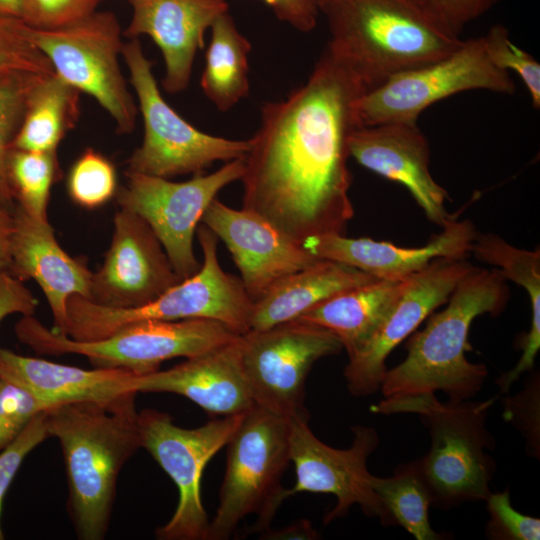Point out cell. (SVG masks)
<instances>
[{
	"label": "cell",
	"instance_id": "cell-11",
	"mask_svg": "<svg viewBox=\"0 0 540 540\" xmlns=\"http://www.w3.org/2000/svg\"><path fill=\"white\" fill-rule=\"evenodd\" d=\"M513 94L509 72L488 58L481 37L468 39L451 54L390 76L356 101L360 126L416 122L421 112L449 96L469 90Z\"/></svg>",
	"mask_w": 540,
	"mask_h": 540
},
{
	"label": "cell",
	"instance_id": "cell-14",
	"mask_svg": "<svg viewBox=\"0 0 540 540\" xmlns=\"http://www.w3.org/2000/svg\"><path fill=\"white\" fill-rule=\"evenodd\" d=\"M244 157L226 162L213 173L195 174L190 180L126 171V184L116 192L120 208L142 217L162 244L181 280L200 268L193 250V238L210 203L227 185L241 180Z\"/></svg>",
	"mask_w": 540,
	"mask_h": 540
},
{
	"label": "cell",
	"instance_id": "cell-40",
	"mask_svg": "<svg viewBox=\"0 0 540 540\" xmlns=\"http://www.w3.org/2000/svg\"><path fill=\"white\" fill-rule=\"evenodd\" d=\"M46 410L35 416L22 433L0 452V515L5 494L26 456L49 438ZM4 534L0 522V540Z\"/></svg>",
	"mask_w": 540,
	"mask_h": 540
},
{
	"label": "cell",
	"instance_id": "cell-28",
	"mask_svg": "<svg viewBox=\"0 0 540 540\" xmlns=\"http://www.w3.org/2000/svg\"><path fill=\"white\" fill-rule=\"evenodd\" d=\"M210 30L200 85L209 101L225 112L249 94L251 43L237 29L229 11L218 16Z\"/></svg>",
	"mask_w": 540,
	"mask_h": 540
},
{
	"label": "cell",
	"instance_id": "cell-6",
	"mask_svg": "<svg viewBox=\"0 0 540 540\" xmlns=\"http://www.w3.org/2000/svg\"><path fill=\"white\" fill-rule=\"evenodd\" d=\"M203 261L199 270L154 301L135 308L100 306L72 295L67 301L66 335L78 341L104 338L143 320L210 319L242 335L250 330L253 301L240 278L225 272L217 257V236L205 225L197 230Z\"/></svg>",
	"mask_w": 540,
	"mask_h": 540
},
{
	"label": "cell",
	"instance_id": "cell-43",
	"mask_svg": "<svg viewBox=\"0 0 540 540\" xmlns=\"http://www.w3.org/2000/svg\"><path fill=\"white\" fill-rule=\"evenodd\" d=\"M275 16L301 32L316 26L319 7L315 0H261Z\"/></svg>",
	"mask_w": 540,
	"mask_h": 540
},
{
	"label": "cell",
	"instance_id": "cell-19",
	"mask_svg": "<svg viewBox=\"0 0 540 540\" xmlns=\"http://www.w3.org/2000/svg\"><path fill=\"white\" fill-rule=\"evenodd\" d=\"M349 154L364 168L404 185L432 223L443 227L455 218L445 209L447 191L430 173L429 144L416 122L360 126L349 139Z\"/></svg>",
	"mask_w": 540,
	"mask_h": 540
},
{
	"label": "cell",
	"instance_id": "cell-34",
	"mask_svg": "<svg viewBox=\"0 0 540 540\" xmlns=\"http://www.w3.org/2000/svg\"><path fill=\"white\" fill-rule=\"evenodd\" d=\"M51 75L53 67L28 35L19 18L0 15V78L18 74Z\"/></svg>",
	"mask_w": 540,
	"mask_h": 540
},
{
	"label": "cell",
	"instance_id": "cell-15",
	"mask_svg": "<svg viewBox=\"0 0 540 540\" xmlns=\"http://www.w3.org/2000/svg\"><path fill=\"white\" fill-rule=\"evenodd\" d=\"M308 423L306 418L290 419V461L295 467L296 482L286 489V499L303 492L334 495L336 505L325 515V524L344 517L353 505H359L366 516L381 521L382 505L371 487L372 474L367 468L369 456L379 445L377 431L355 425L351 446L337 449L319 440Z\"/></svg>",
	"mask_w": 540,
	"mask_h": 540
},
{
	"label": "cell",
	"instance_id": "cell-25",
	"mask_svg": "<svg viewBox=\"0 0 540 540\" xmlns=\"http://www.w3.org/2000/svg\"><path fill=\"white\" fill-rule=\"evenodd\" d=\"M375 280L344 263L319 259L274 283L253 302L250 330H262L297 319L333 295Z\"/></svg>",
	"mask_w": 540,
	"mask_h": 540
},
{
	"label": "cell",
	"instance_id": "cell-17",
	"mask_svg": "<svg viewBox=\"0 0 540 540\" xmlns=\"http://www.w3.org/2000/svg\"><path fill=\"white\" fill-rule=\"evenodd\" d=\"M112 242L99 270L92 272L89 300L107 308L146 305L180 281L149 224L120 208Z\"/></svg>",
	"mask_w": 540,
	"mask_h": 540
},
{
	"label": "cell",
	"instance_id": "cell-37",
	"mask_svg": "<svg viewBox=\"0 0 540 540\" xmlns=\"http://www.w3.org/2000/svg\"><path fill=\"white\" fill-rule=\"evenodd\" d=\"M486 508V537L492 540H539L540 519L517 511L511 504L509 490L490 493Z\"/></svg>",
	"mask_w": 540,
	"mask_h": 540
},
{
	"label": "cell",
	"instance_id": "cell-13",
	"mask_svg": "<svg viewBox=\"0 0 540 540\" xmlns=\"http://www.w3.org/2000/svg\"><path fill=\"white\" fill-rule=\"evenodd\" d=\"M243 373L256 405L285 418H306L305 383L316 361L343 347L329 330L292 320L241 335Z\"/></svg>",
	"mask_w": 540,
	"mask_h": 540
},
{
	"label": "cell",
	"instance_id": "cell-46",
	"mask_svg": "<svg viewBox=\"0 0 540 540\" xmlns=\"http://www.w3.org/2000/svg\"><path fill=\"white\" fill-rule=\"evenodd\" d=\"M0 15L21 19L20 0H0Z\"/></svg>",
	"mask_w": 540,
	"mask_h": 540
},
{
	"label": "cell",
	"instance_id": "cell-20",
	"mask_svg": "<svg viewBox=\"0 0 540 540\" xmlns=\"http://www.w3.org/2000/svg\"><path fill=\"white\" fill-rule=\"evenodd\" d=\"M442 228L420 248L401 247L364 237L349 238L339 233L311 236L301 245L319 259L344 263L375 279L402 281L426 268L434 259L467 257L478 234L473 223L454 218Z\"/></svg>",
	"mask_w": 540,
	"mask_h": 540
},
{
	"label": "cell",
	"instance_id": "cell-9",
	"mask_svg": "<svg viewBox=\"0 0 540 540\" xmlns=\"http://www.w3.org/2000/svg\"><path fill=\"white\" fill-rule=\"evenodd\" d=\"M121 56L144 122L143 142L128 159V171L169 179L199 174L214 162L246 155L249 139L232 140L200 131L164 100L138 38L123 44Z\"/></svg>",
	"mask_w": 540,
	"mask_h": 540
},
{
	"label": "cell",
	"instance_id": "cell-36",
	"mask_svg": "<svg viewBox=\"0 0 540 540\" xmlns=\"http://www.w3.org/2000/svg\"><path fill=\"white\" fill-rule=\"evenodd\" d=\"M503 419L523 436L529 456L540 459V376L534 372L521 391L503 398Z\"/></svg>",
	"mask_w": 540,
	"mask_h": 540
},
{
	"label": "cell",
	"instance_id": "cell-26",
	"mask_svg": "<svg viewBox=\"0 0 540 540\" xmlns=\"http://www.w3.org/2000/svg\"><path fill=\"white\" fill-rule=\"evenodd\" d=\"M405 283L406 279H375L333 295L295 320L329 330L351 358L363 349L382 324L400 297Z\"/></svg>",
	"mask_w": 540,
	"mask_h": 540
},
{
	"label": "cell",
	"instance_id": "cell-30",
	"mask_svg": "<svg viewBox=\"0 0 540 540\" xmlns=\"http://www.w3.org/2000/svg\"><path fill=\"white\" fill-rule=\"evenodd\" d=\"M371 487L379 498L384 526H400L416 540H440L429 522L430 491L415 461L399 465L392 476L372 475Z\"/></svg>",
	"mask_w": 540,
	"mask_h": 540
},
{
	"label": "cell",
	"instance_id": "cell-48",
	"mask_svg": "<svg viewBox=\"0 0 540 540\" xmlns=\"http://www.w3.org/2000/svg\"><path fill=\"white\" fill-rule=\"evenodd\" d=\"M131 1V0H130Z\"/></svg>",
	"mask_w": 540,
	"mask_h": 540
},
{
	"label": "cell",
	"instance_id": "cell-24",
	"mask_svg": "<svg viewBox=\"0 0 540 540\" xmlns=\"http://www.w3.org/2000/svg\"><path fill=\"white\" fill-rule=\"evenodd\" d=\"M136 374L121 368L84 369L0 348V377L23 387L47 409L82 401H107L131 391Z\"/></svg>",
	"mask_w": 540,
	"mask_h": 540
},
{
	"label": "cell",
	"instance_id": "cell-7",
	"mask_svg": "<svg viewBox=\"0 0 540 540\" xmlns=\"http://www.w3.org/2000/svg\"><path fill=\"white\" fill-rule=\"evenodd\" d=\"M290 419L256 404L229 439L226 470L208 540H226L246 517L256 515L254 532L270 529L279 506L286 500L281 484L290 461Z\"/></svg>",
	"mask_w": 540,
	"mask_h": 540
},
{
	"label": "cell",
	"instance_id": "cell-12",
	"mask_svg": "<svg viewBox=\"0 0 540 540\" xmlns=\"http://www.w3.org/2000/svg\"><path fill=\"white\" fill-rule=\"evenodd\" d=\"M243 414L223 416L186 429L155 409L139 412L141 448L175 483L179 498L173 516L155 535L161 540H208L210 521L201 500V478L209 460L226 444Z\"/></svg>",
	"mask_w": 540,
	"mask_h": 540
},
{
	"label": "cell",
	"instance_id": "cell-18",
	"mask_svg": "<svg viewBox=\"0 0 540 540\" xmlns=\"http://www.w3.org/2000/svg\"><path fill=\"white\" fill-rule=\"evenodd\" d=\"M201 222L226 245L253 302L278 280L319 260L263 217L217 198Z\"/></svg>",
	"mask_w": 540,
	"mask_h": 540
},
{
	"label": "cell",
	"instance_id": "cell-2",
	"mask_svg": "<svg viewBox=\"0 0 540 540\" xmlns=\"http://www.w3.org/2000/svg\"><path fill=\"white\" fill-rule=\"evenodd\" d=\"M134 392L107 401H82L46 410L66 469L67 512L80 540L105 538L121 469L141 448Z\"/></svg>",
	"mask_w": 540,
	"mask_h": 540
},
{
	"label": "cell",
	"instance_id": "cell-23",
	"mask_svg": "<svg viewBox=\"0 0 540 540\" xmlns=\"http://www.w3.org/2000/svg\"><path fill=\"white\" fill-rule=\"evenodd\" d=\"M240 338L167 370L135 375L131 391L178 394L214 415L245 413L255 403L242 369Z\"/></svg>",
	"mask_w": 540,
	"mask_h": 540
},
{
	"label": "cell",
	"instance_id": "cell-10",
	"mask_svg": "<svg viewBox=\"0 0 540 540\" xmlns=\"http://www.w3.org/2000/svg\"><path fill=\"white\" fill-rule=\"evenodd\" d=\"M28 35L56 75L92 96L106 110L117 132L134 130L138 109L121 72L119 57L124 43L114 13L95 11L53 29L28 25Z\"/></svg>",
	"mask_w": 540,
	"mask_h": 540
},
{
	"label": "cell",
	"instance_id": "cell-44",
	"mask_svg": "<svg viewBox=\"0 0 540 540\" xmlns=\"http://www.w3.org/2000/svg\"><path fill=\"white\" fill-rule=\"evenodd\" d=\"M13 212L0 207V271L7 270L10 261V239Z\"/></svg>",
	"mask_w": 540,
	"mask_h": 540
},
{
	"label": "cell",
	"instance_id": "cell-31",
	"mask_svg": "<svg viewBox=\"0 0 540 540\" xmlns=\"http://www.w3.org/2000/svg\"><path fill=\"white\" fill-rule=\"evenodd\" d=\"M56 151L32 152L12 148L7 175L16 205L31 217L47 219V204L53 183L59 178Z\"/></svg>",
	"mask_w": 540,
	"mask_h": 540
},
{
	"label": "cell",
	"instance_id": "cell-8",
	"mask_svg": "<svg viewBox=\"0 0 540 540\" xmlns=\"http://www.w3.org/2000/svg\"><path fill=\"white\" fill-rule=\"evenodd\" d=\"M19 341L39 354H78L97 368H121L136 375L159 370L164 361L191 358L236 340L240 334L210 319L143 320L97 340L78 341L44 326L32 315L15 325Z\"/></svg>",
	"mask_w": 540,
	"mask_h": 540
},
{
	"label": "cell",
	"instance_id": "cell-42",
	"mask_svg": "<svg viewBox=\"0 0 540 540\" xmlns=\"http://www.w3.org/2000/svg\"><path fill=\"white\" fill-rule=\"evenodd\" d=\"M38 302L22 281L0 271V322L11 314L33 315Z\"/></svg>",
	"mask_w": 540,
	"mask_h": 540
},
{
	"label": "cell",
	"instance_id": "cell-3",
	"mask_svg": "<svg viewBox=\"0 0 540 540\" xmlns=\"http://www.w3.org/2000/svg\"><path fill=\"white\" fill-rule=\"evenodd\" d=\"M510 297L506 279L497 269L473 267L457 284L448 305L429 316L426 326L413 332L405 359L387 369L380 391L384 398L445 393L450 401L474 397L488 376L484 364L466 358L468 333L474 319L497 316Z\"/></svg>",
	"mask_w": 540,
	"mask_h": 540
},
{
	"label": "cell",
	"instance_id": "cell-16",
	"mask_svg": "<svg viewBox=\"0 0 540 540\" xmlns=\"http://www.w3.org/2000/svg\"><path fill=\"white\" fill-rule=\"evenodd\" d=\"M473 267L466 258H437L406 279L400 297L374 335L362 350L348 358L344 377L352 395L367 396L380 390L388 355L447 302Z\"/></svg>",
	"mask_w": 540,
	"mask_h": 540
},
{
	"label": "cell",
	"instance_id": "cell-21",
	"mask_svg": "<svg viewBox=\"0 0 540 540\" xmlns=\"http://www.w3.org/2000/svg\"><path fill=\"white\" fill-rule=\"evenodd\" d=\"M132 15L123 32L129 38L149 36L165 64L163 88L184 91L191 78L195 55L218 16L229 10L226 0H131Z\"/></svg>",
	"mask_w": 540,
	"mask_h": 540
},
{
	"label": "cell",
	"instance_id": "cell-29",
	"mask_svg": "<svg viewBox=\"0 0 540 540\" xmlns=\"http://www.w3.org/2000/svg\"><path fill=\"white\" fill-rule=\"evenodd\" d=\"M80 91L55 73L43 77L31 90L20 128L12 148L32 151H56L79 116Z\"/></svg>",
	"mask_w": 540,
	"mask_h": 540
},
{
	"label": "cell",
	"instance_id": "cell-41",
	"mask_svg": "<svg viewBox=\"0 0 540 540\" xmlns=\"http://www.w3.org/2000/svg\"><path fill=\"white\" fill-rule=\"evenodd\" d=\"M500 0H424L432 12L459 34L468 23L482 16Z\"/></svg>",
	"mask_w": 540,
	"mask_h": 540
},
{
	"label": "cell",
	"instance_id": "cell-33",
	"mask_svg": "<svg viewBox=\"0 0 540 540\" xmlns=\"http://www.w3.org/2000/svg\"><path fill=\"white\" fill-rule=\"evenodd\" d=\"M117 173L113 163L93 148L73 163L67 176V192L80 207L95 209L116 195Z\"/></svg>",
	"mask_w": 540,
	"mask_h": 540
},
{
	"label": "cell",
	"instance_id": "cell-45",
	"mask_svg": "<svg viewBox=\"0 0 540 540\" xmlns=\"http://www.w3.org/2000/svg\"><path fill=\"white\" fill-rule=\"evenodd\" d=\"M268 539H317L318 533L307 520H302L279 531L262 533Z\"/></svg>",
	"mask_w": 540,
	"mask_h": 540
},
{
	"label": "cell",
	"instance_id": "cell-35",
	"mask_svg": "<svg viewBox=\"0 0 540 540\" xmlns=\"http://www.w3.org/2000/svg\"><path fill=\"white\" fill-rule=\"evenodd\" d=\"M490 61L498 68L514 71L525 84L535 109L540 108V65L528 52L509 39L508 30L500 24L492 26L482 36Z\"/></svg>",
	"mask_w": 540,
	"mask_h": 540
},
{
	"label": "cell",
	"instance_id": "cell-4",
	"mask_svg": "<svg viewBox=\"0 0 540 540\" xmlns=\"http://www.w3.org/2000/svg\"><path fill=\"white\" fill-rule=\"evenodd\" d=\"M320 12L331 35L326 48L366 92L451 54L463 42L424 0H333Z\"/></svg>",
	"mask_w": 540,
	"mask_h": 540
},
{
	"label": "cell",
	"instance_id": "cell-5",
	"mask_svg": "<svg viewBox=\"0 0 540 540\" xmlns=\"http://www.w3.org/2000/svg\"><path fill=\"white\" fill-rule=\"evenodd\" d=\"M495 402L450 401L435 394L385 398L371 406L377 414L415 413L428 428L430 448L415 460L432 497L442 509L465 502L485 501L496 470L486 449L495 441L486 429L488 412Z\"/></svg>",
	"mask_w": 540,
	"mask_h": 540
},
{
	"label": "cell",
	"instance_id": "cell-47",
	"mask_svg": "<svg viewBox=\"0 0 540 540\" xmlns=\"http://www.w3.org/2000/svg\"><path fill=\"white\" fill-rule=\"evenodd\" d=\"M333 0H315V2L317 3L318 7H319V10L322 6L326 5L327 3L331 2Z\"/></svg>",
	"mask_w": 540,
	"mask_h": 540
},
{
	"label": "cell",
	"instance_id": "cell-1",
	"mask_svg": "<svg viewBox=\"0 0 540 540\" xmlns=\"http://www.w3.org/2000/svg\"><path fill=\"white\" fill-rule=\"evenodd\" d=\"M365 92L326 48L303 85L264 103L244 156L242 208L300 244L345 234L354 215L349 139L360 127L355 107Z\"/></svg>",
	"mask_w": 540,
	"mask_h": 540
},
{
	"label": "cell",
	"instance_id": "cell-38",
	"mask_svg": "<svg viewBox=\"0 0 540 540\" xmlns=\"http://www.w3.org/2000/svg\"><path fill=\"white\" fill-rule=\"evenodd\" d=\"M45 410L47 407L29 391L0 377V452Z\"/></svg>",
	"mask_w": 540,
	"mask_h": 540
},
{
	"label": "cell",
	"instance_id": "cell-39",
	"mask_svg": "<svg viewBox=\"0 0 540 540\" xmlns=\"http://www.w3.org/2000/svg\"><path fill=\"white\" fill-rule=\"evenodd\" d=\"M100 1L20 0L21 20L34 28H58L92 14Z\"/></svg>",
	"mask_w": 540,
	"mask_h": 540
},
{
	"label": "cell",
	"instance_id": "cell-22",
	"mask_svg": "<svg viewBox=\"0 0 540 540\" xmlns=\"http://www.w3.org/2000/svg\"><path fill=\"white\" fill-rule=\"evenodd\" d=\"M7 271L22 282H37L51 309L52 330L66 335L67 301L72 295L89 299L92 272L62 249L48 220L35 219L18 205L13 210Z\"/></svg>",
	"mask_w": 540,
	"mask_h": 540
},
{
	"label": "cell",
	"instance_id": "cell-27",
	"mask_svg": "<svg viewBox=\"0 0 540 540\" xmlns=\"http://www.w3.org/2000/svg\"><path fill=\"white\" fill-rule=\"evenodd\" d=\"M478 260L496 266L500 274L523 287L530 298V328L520 341L522 354L515 366L499 377L510 388L525 372L534 368L540 349V251L517 248L494 233L477 234L471 251Z\"/></svg>",
	"mask_w": 540,
	"mask_h": 540
},
{
	"label": "cell",
	"instance_id": "cell-32",
	"mask_svg": "<svg viewBox=\"0 0 540 540\" xmlns=\"http://www.w3.org/2000/svg\"><path fill=\"white\" fill-rule=\"evenodd\" d=\"M45 76L48 75L18 73L0 78V207L12 212L16 202L7 175L8 155L22 123L29 94Z\"/></svg>",
	"mask_w": 540,
	"mask_h": 540
}]
</instances>
